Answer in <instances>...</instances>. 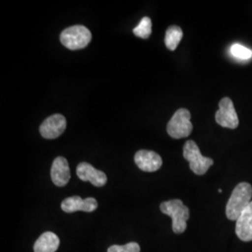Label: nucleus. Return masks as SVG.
Instances as JSON below:
<instances>
[{
    "mask_svg": "<svg viewBox=\"0 0 252 252\" xmlns=\"http://www.w3.org/2000/svg\"><path fill=\"white\" fill-rule=\"evenodd\" d=\"M97 207V201L93 197L82 199L80 196H71L64 199L61 204V208L65 213H73L76 211L94 212Z\"/></svg>",
    "mask_w": 252,
    "mask_h": 252,
    "instance_id": "10",
    "label": "nucleus"
},
{
    "mask_svg": "<svg viewBox=\"0 0 252 252\" xmlns=\"http://www.w3.org/2000/svg\"><path fill=\"white\" fill-rule=\"evenodd\" d=\"M235 234L244 242L252 241V201L236 220Z\"/></svg>",
    "mask_w": 252,
    "mask_h": 252,
    "instance_id": "12",
    "label": "nucleus"
},
{
    "mask_svg": "<svg viewBox=\"0 0 252 252\" xmlns=\"http://www.w3.org/2000/svg\"><path fill=\"white\" fill-rule=\"evenodd\" d=\"M192 128L190 112L186 108H180L168 122L166 130L171 137L180 139L189 136L192 132Z\"/></svg>",
    "mask_w": 252,
    "mask_h": 252,
    "instance_id": "5",
    "label": "nucleus"
},
{
    "mask_svg": "<svg viewBox=\"0 0 252 252\" xmlns=\"http://www.w3.org/2000/svg\"><path fill=\"white\" fill-rule=\"evenodd\" d=\"M230 52L234 55V57L241 59V60H248L252 57V51L251 49L241 45V44H237V43L232 45L230 49Z\"/></svg>",
    "mask_w": 252,
    "mask_h": 252,
    "instance_id": "16",
    "label": "nucleus"
},
{
    "mask_svg": "<svg viewBox=\"0 0 252 252\" xmlns=\"http://www.w3.org/2000/svg\"><path fill=\"white\" fill-rule=\"evenodd\" d=\"M135 162L140 170L145 172L157 171L162 165V158L158 153L146 150L135 153Z\"/></svg>",
    "mask_w": 252,
    "mask_h": 252,
    "instance_id": "9",
    "label": "nucleus"
},
{
    "mask_svg": "<svg viewBox=\"0 0 252 252\" xmlns=\"http://www.w3.org/2000/svg\"><path fill=\"white\" fill-rule=\"evenodd\" d=\"M219 108L215 115L217 124L229 129L237 128L239 120L233 101L229 97H224L220 101Z\"/></svg>",
    "mask_w": 252,
    "mask_h": 252,
    "instance_id": "6",
    "label": "nucleus"
},
{
    "mask_svg": "<svg viewBox=\"0 0 252 252\" xmlns=\"http://www.w3.org/2000/svg\"><path fill=\"white\" fill-rule=\"evenodd\" d=\"M51 178L54 185L58 187L65 186L70 180V169L67 160L59 156L54 159L52 169H51Z\"/></svg>",
    "mask_w": 252,
    "mask_h": 252,
    "instance_id": "11",
    "label": "nucleus"
},
{
    "mask_svg": "<svg viewBox=\"0 0 252 252\" xmlns=\"http://www.w3.org/2000/svg\"><path fill=\"white\" fill-rule=\"evenodd\" d=\"M66 128V120L61 114L47 118L39 127V133L46 139H54L63 134Z\"/></svg>",
    "mask_w": 252,
    "mask_h": 252,
    "instance_id": "7",
    "label": "nucleus"
},
{
    "mask_svg": "<svg viewBox=\"0 0 252 252\" xmlns=\"http://www.w3.org/2000/svg\"><path fill=\"white\" fill-rule=\"evenodd\" d=\"M60 245L59 237L52 232L41 234L34 245L35 252H55Z\"/></svg>",
    "mask_w": 252,
    "mask_h": 252,
    "instance_id": "13",
    "label": "nucleus"
},
{
    "mask_svg": "<svg viewBox=\"0 0 252 252\" xmlns=\"http://www.w3.org/2000/svg\"><path fill=\"white\" fill-rule=\"evenodd\" d=\"M183 157L189 162L190 170L198 176L205 175L214 163L211 158L202 155L198 146L192 140H188L184 145Z\"/></svg>",
    "mask_w": 252,
    "mask_h": 252,
    "instance_id": "4",
    "label": "nucleus"
},
{
    "mask_svg": "<svg viewBox=\"0 0 252 252\" xmlns=\"http://www.w3.org/2000/svg\"><path fill=\"white\" fill-rule=\"evenodd\" d=\"M77 176L82 181H90L95 187H103L108 181L107 175L104 172L95 169L92 164L86 162L79 163Z\"/></svg>",
    "mask_w": 252,
    "mask_h": 252,
    "instance_id": "8",
    "label": "nucleus"
},
{
    "mask_svg": "<svg viewBox=\"0 0 252 252\" xmlns=\"http://www.w3.org/2000/svg\"><path fill=\"white\" fill-rule=\"evenodd\" d=\"M92 39L91 31L83 26H73L67 27L60 35V41L65 48L76 51L85 48Z\"/></svg>",
    "mask_w": 252,
    "mask_h": 252,
    "instance_id": "3",
    "label": "nucleus"
},
{
    "mask_svg": "<svg viewBox=\"0 0 252 252\" xmlns=\"http://www.w3.org/2000/svg\"><path fill=\"white\" fill-rule=\"evenodd\" d=\"M182 37H183V31L180 27L172 26L168 27L164 37V43L166 48L170 51H175L180 44Z\"/></svg>",
    "mask_w": 252,
    "mask_h": 252,
    "instance_id": "14",
    "label": "nucleus"
},
{
    "mask_svg": "<svg viewBox=\"0 0 252 252\" xmlns=\"http://www.w3.org/2000/svg\"><path fill=\"white\" fill-rule=\"evenodd\" d=\"M160 210L164 215L171 217L172 229L175 234H183L187 229V220L189 218V210L180 199H173L162 202Z\"/></svg>",
    "mask_w": 252,
    "mask_h": 252,
    "instance_id": "2",
    "label": "nucleus"
},
{
    "mask_svg": "<svg viewBox=\"0 0 252 252\" xmlns=\"http://www.w3.org/2000/svg\"><path fill=\"white\" fill-rule=\"evenodd\" d=\"M252 187L248 182H241L234 188L226 206V217L235 220L252 203Z\"/></svg>",
    "mask_w": 252,
    "mask_h": 252,
    "instance_id": "1",
    "label": "nucleus"
},
{
    "mask_svg": "<svg viewBox=\"0 0 252 252\" xmlns=\"http://www.w3.org/2000/svg\"><path fill=\"white\" fill-rule=\"evenodd\" d=\"M153 31V24L152 20L149 17H144L140 21V23L133 29V33L135 36L147 39L149 38Z\"/></svg>",
    "mask_w": 252,
    "mask_h": 252,
    "instance_id": "15",
    "label": "nucleus"
},
{
    "mask_svg": "<svg viewBox=\"0 0 252 252\" xmlns=\"http://www.w3.org/2000/svg\"><path fill=\"white\" fill-rule=\"evenodd\" d=\"M108 252H140V247L135 242H130L124 246L113 245L108 248Z\"/></svg>",
    "mask_w": 252,
    "mask_h": 252,
    "instance_id": "17",
    "label": "nucleus"
}]
</instances>
